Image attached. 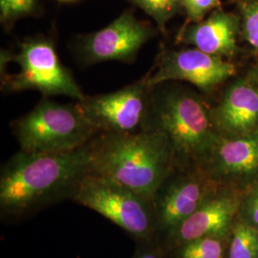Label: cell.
<instances>
[{
    "label": "cell",
    "instance_id": "277c9868",
    "mask_svg": "<svg viewBox=\"0 0 258 258\" xmlns=\"http://www.w3.org/2000/svg\"><path fill=\"white\" fill-rule=\"evenodd\" d=\"M13 129L22 151L47 154L73 151L99 133L77 104H60L47 98L14 121Z\"/></svg>",
    "mask_w": 258,
    "mask_h": 258
},
{
    "label": "cell",
    "instance_id": "cb8c5ba5",
    "mask_svg": "<svg viewBox=\"0 0 258 258\" xmlns=\"http://www.w3.org/2000/svg\"><path fill=\"white\" fill-rule=\"evenodd\" d=\"M61 1H70V0H61Z\"/></svg>",
    "mask_w": 258,
    "mask_h": 258
},
{
    "label": "cell",
    "instance_id": "30bf717a",
    "mask_svg": "<svg viewBox=\"0 0 258 258\" xmlns=\"http://www.w3.org/2000/svg\"><path fill=\"white\" fill-rule=\"evenodd\" d=\"M216 130L222 137L238 138L258 132V88L245 76L229 83L212 106Z\"/></svg>",
    "mask_w": 258,
    "mask_h": 258
},
{
    "label": "cell",
    "instance_id": "7a4b0ae2",
    "mask_svg": "<svg viewBox=\"0 0 258 258\" xmlns=\"http://www.w3.org/2000/svg\"><path fill=\"white\" fill-rule=\"evenodd\" d=\"M89 143L69 152L47 154L21 150L13 157L1 173L2 210L23 212L69 185H77L92 170Z\"/></svg>",
    "mask_w": 258,
    "mask_h": 258
},
{
    "label": "cell",
    "instance_id": "ffe728a7",
    "mask_svg": "<svg viewBox=\"0 0 258 258\" xmlns=\"http://www.w3.org/2000/svg\"><path fill=\"white\" fill-rule=\"evenodd\" d=\"M181 2L186 14L184 25L203 20L211 11L220 6V0H181Z\"/></svg>",
    "mask_w": 258,
    "mask_h": 258
},
{
    "label": "cell",
    "instance_id": "5b68a950",
    "mask_svg": "<svg viewBox=\"0 0 258 258\" xmlns=\"http://www.w3.org/2000/svg\"><path fill=\"white\" fill-rule=\"evenodd\" d=\"M19 52L2 50L8 61L19 65L18 74L2 75V89L7 92L37 90L43 96L64 95L81 101L85 97L71 72L60 62L53 41L29 37L19 44Z\"/></svg>",
    "mask_w": 258,
    "mask_h": 258
},
{
    "label": "cell",
    "instance_id": "d6986e66",
    "mask_svg": "<svg viewBox=\"0 0 258 258\" xmlns=\"http://www.w3.org/2000/svg\"><path fill=\"white\" fill-rule=\"evenodd\" d=\"M221 242L213 236H204L185 243L182 258H222Z\"/></svg>",
    "mask_w": 258,
    "mask_h": 258
},
{
    "label": "cell",
    "instance_id": "2e32d148",
    "mask_svg": "<svg viewBox=\"0 0 258 258\" xmlns=\"http://www.w3.org/2000/svg\"><path fill=\"white\" fill-rule=\"evenodd\" d=\"M258 232L246 224H238L234 231L230 248V258H256Z\"/></svg>",
    "mask_w": 258,
    "mask_h": 258
},
{
    "label": "cell",
    "instance_id": "e0dca14e",
    "mask_svg": "<svg viewBox=\"0 0 258 258\" xmlns=\"http://www.w3.org/2000/svg\"><path fill=\"white\" fill-rule=\"evenodd\" d=\"M241 35L258 54V0H237Z\"/></svg>",
    "mask_w": 258,
    "mask_h": 258
},
{
    "label": "cell",
    "instance_id": "9a60e30c",
    "mask_svg": "<svg viewBox=\"0 0 258 258\" xmlns=\"http://www.w3.org/2000/svg\"><path fill=\"white\" fill-rule=\"evenodd\" d=\"M156 22L158 30L166 33L167 22L184 11L181 0H129Z\"/></svg>",
    "mask_w": 258,
    "mask_h": 258
},
{
    "label": "cell",
    "instance_id": "9c48e42d",
    "mask_svg": "<svg viewBox=\"0 0 258 258\" xmlns=\"http://www.w3.org/2000/svg\"><path fill=\"white\" fill-rule=\"evenodd\" d=\"M155 34L150 23L140 21L132 12L125 11L108 26L80 37L76 51L86 65L110 60L132 63L140 49Z\"/></svg>",
    "mask_w": 258,
    "mask_h": 258
},
{
    "label": "cell",
    "instance_id": "6da1fadb",
    "mask_svg": "<svg viewBox=\"0 0 258 258\" xmlns=\"http://www.w3.org/2000/svg\"><path fill=\"white\" fill-rule=\"evenodd\" d=\"M89 144L91 173L123 184L147 200L161 189L175 164L168 139L157 130L100 133Z\"/></svg>",
    "mask_w": 258,
    "mask_h": 258
},
{
    "label": "cell",
    "instance_id": "7402d4cb",
    "mask_svg": "<svg viewBox=\"0 0 258 258\" xmlns=\"http://www.w3.org/2000/svg\"><path fill=\"white\" fill-rule=\"evenodd\" d=\"M246 77L258 88V63H256L252 68L249 69V71L246 75Z\"/></svg>",
    "mask_w": 258,
    "mask_h": 258
},
{
    "label": "cell",
    "instance_id": "52a82bcc",
    "mask_svg": "<svg viewBox=\"0 0 258 258\" xmlns=\"http://www.w3.org/2000/svg\"><path fill=\"white\" fill-rule=\"evenodd\" d=\"M153 87L143 78L115 92L85 96L76 104L99 133H135L146 129Z\"/></svg>",
    "mask_w": 258,
    "mask_h": 258
},
{
    "label": "cell",
    "instance_id": "603a6c76",
    "mask_svg": "<svg viewBox=\"0 0 258 258\" xmlns=\"http://www.w3.org/2000/svg\"><path fill=\"white\" fill-rule=\"evenodd\" d=\"M135 258H158L156 255H154L153 253H150V252H143V253H140L139 255H137Z\"/></svg>",
    "mask_w": 258,
    "mask_h": 258
},
{
    "label": "cell",
    "instance_id": "8fae6325",
    "mask_svg": "<svg viewBox=\"0 0 258 258\" xmlns=\"http://www.w3.org/2000/svg\"><path fill=\"white\" fill-rule=\"evenodd\" d=\"M240 35L239 17L216 9L203 20L184 25L178 34L177 42L210 55L231 58L239 51L237 40Z\"/></svg>",
    "mask_w": 258,
    "mask_h": 258
},
{
    "label": "cell",
    "instance_id": "ba28073f",
    "mask_svg": "<svg viewBox=\"0 0 258 258\" xmlns=\"http://www.w3.org/2000/svg\"><path fill=\"white\" fill-rule=\"evenodd\" d=\"M236 74L231 61L191 47L164 48L158 55L153 73L145 78L151 86L168 82L190 83L203 94L211 93Z\"/></svg>",
    "mask_w": 258,
    "mask_h": 258
},
{
    "label": "cell",
    "instance_id": "8992f818",
    "mask_svg": "<svg viewBox=\"0 0 258 258\" xmlns=\"http://www.w3.org/2000/svg\"><path fill=\"white\" fill-rule=\"evenodd\" d=\"M75 199L124 231L138 236H148L151 216L147 200L125 185L112 179L88 173L75 186Z\"/></svg>",
    "mask_w": 258,
    "mask_h": 258
},
{
    "label": "cell",
    "instance_id": "44dd1931",
    "mask_svg": "<svg viewBox=\"0 0 258 258\" xmlns=\"http://www.w3.org/2000/svg\"><path fill=\"white\" fill-rule=\"evenodd\" d=\"M247 215L253 225L258 226V187L250 195L248 200Z\"/></svg>",
    "mask_w": 258,
    "mask_h": 258
},
{
    "label": "cell",
    "instance_id": "5bb4252c",
    "mask_svg": "<svg viewBox=\"0 0 258 258\" xmlns=\"http://www.w3.org/2000/svg\"><path fill=\"white\" fill-rule=\"evenodd\" d=\"M237 201L230 197L209 199L177 229L178 238L184 242L204 236H219L231 225Z\"/></svg>",
    "mask_w": 258,
    "mask_h": 258
},
{
    "label": "cell",
    "instance_id": "ac0fdd59",
    "mask_svg": "<svg viewBox=\"0 0 258 258\" xmlns=\"http://www.w3.org/2000/svg\"><path fill=\"white\" fill-rule=\"evenodd\" d=\"M38 12L37 0H0V21L6 30L18 19L36 16Z\"/></svg>",
    "mask_w": 258,
    "mask_h": 258
},
{
    "label": "cell",
    "instance_id": "3957f363",
    "mask_svg": "<svg viewBox=\"0 0 258 258\" xmlns=\"http://www.w3.org/2000/svg\"><path fill=\"white\" fill-rule=\"evenodd\" d=\"M145 130L165 134L175 161L194 160L200 164L221 137L203 93L177 82L153 87Z\"/></svg>",
    "mask_w": 258,
    "mask_h": 258
},
{
    "label": "cell",
    "instance_id": "7c38bea8",
    "mask_svg": "<svg viewBox=\"0 0 258 258\" xmlns=\"http://www.w3.org/2000/svg\"><path fill=\"white\" fill-rule=\"evenodd\" d=\"M210 174L250 178L258 174V132L238 138L220 137L202 163Z\"/></svg>",
    "mask_w": 258,
    "mask_h": 258
},
{
    "label": "cell",
    "instance_id": "4fadbf2b",
    "mask_svg": "<svg viewBox=\"0 0 258 258\" xmlns=\"http://www.w3.org/2000/svg\"><path fill=\"white\" fill-rule=\"evenodd\" d=\"M210 183L204 173H186L174 179L161 198L160 217L164 227L176 230L206 203Z\"/></svg>",
    "mask_w": 258,
    "mask_h": 258
}]
</instances>
